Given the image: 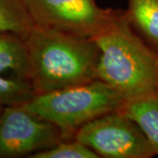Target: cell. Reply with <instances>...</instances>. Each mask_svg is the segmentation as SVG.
<instances>
[{
  "label": "cell",
  "instance_id": "277c9868",
  "mask_svg": "<svg viewBox=\"0 0 158 158\" xmlns=\"http://www.w3.org/2000/svg\"><path fill=\"white\" fill-rule=\"evenodd\" d=\"M74 139L106 158H150L158 155L141 127L120 110L84 125Z\"/></svg>",
  "mask_w": 158,
  "mask_h": 158
},
{
  "label": "cell",
  "instance_id": "8fae6325",
  "mask_svg": "<svg viewBox=\"0 0 158 158\" xmlns=\"http://www.w3.org/2000/svg\"><path fill=\"white\" fill-rule=\"evenodd\" d=\"M36 94L28 80L6 78L0 75V104L3 106H20L30 101Z\"/></svg>",
  "mask_w": 158,
  "mask_h": 158
},
{
  "label": "cell",
  "instance_id": "6da1fadb",
  "mask_svg": "<svg viewBox=\"0 0 158 158\" xmlns=\"http://www.w3.org/2000/svg\"><path fill=\"white\" fill-rule=\"evenodd\" d=\"M24 40L30 62L28 81L36 95L97 79L100 50L93 39L34 24Z\"/></svg>",
  "mask_w": 158,
  "mask_h": 158
},
{
  "label": "cell",
  "instance_id": "8992f818",
  "mask_svg": "<svg viewBox=\"0 0 158 158\" xmlns=\"http://www.w3.org/2000/svg\"><path fill=\"white\" fill-rule=\"evenodd\" d=\"M61 131L20 106H7L0 115V158L45 150L63 141Z\"/></svg>",
  "mask_w": 158,
  "mask_h": 158
},
{
  "label": "cell",
  "instance_id": "7c38bea8",
  "mask_svg": "<svg viewBox=\"0 0 158 158\" xmlns=\"http://www.w3.org/2000/svg\"><path fill=\"white\" fill-rule=\"evenodd\" d=\"M30 158H98L95 151L77 140H63L54 147L34 153Z\"/></svg>",
  "mask_w": 158,
  "mask_h": 158
},
{
  "label": "cell",
  "instance_id": "9c48e42d",
  "mask_svg": "<svg viewBox=\"0 0 158 158\" xmlns=\"http://www.w3.org/2000/svg\"><path fill=\"white\" fill-rule=\"evenodd\" d=\"M11 70L28 80L30 62L25 40L16 34L0 32V74Z\"/></svg>",
  "mask_w": 158,
  "mask_h": 158
},
{
  "label": "cell",
  "instance_id": "7a4b0ae2",
  "mask_svg": "<svg viewBox=\"0 0 158 158\" xmlns=\"http://www.w3.org/2000/svg\"><path fill=\"white\" fill-rule=\"evenodd\" d=\"M93 40L100 50L97 79L126 102L158 92V53L132 27L126 11H114L107 27Z\"/></svg>",
  "mask_w": 158,
  "mask_h": 158
},
{
  "label": "cell",
  "instance_id": "30bf717a",
  "mask_svg": "<svg viewBox=\"0 0 158 158\" xmlns=\"http://www.w3.org/2000/svg\"><path fill=\"white\" fill-rule=\"evenodd\" d=\"M34 22L23 0H0V32L27 38Z\"/></svg>",
  "mask_w": 158,
  "mask_h": 158
},
{
  "label": "cell",
  "instance_id": "4fadbf2b",
  "mask_svg": "<svg viewBox=\"0 0 158 158\" xmlns=\"http://www.w3.org/2000/svg\"><path fill=\"white\" fill-rule=\"evenodd\" d=\"M3 110H4V106H3V105L0 104V115H1V113L3 112Z\"/></svg>",
  "mask_w": 158,
  "mask_h": 158
},
{
  "label": "cell",
  "instance_id": "3957f363",
  "mask_svg": "<svg viewBox=\"0 0 158 158\" xmlns=\"http://www.w3.org/2000/svg\"><path fill=\"white\" fill-rule=\"evenodd\" d=\"M125 99L99 79L84 85L35 95L22 105L61 131L64 140L74 138L84 125L102 115L121 110Z\"/></svg>",
  "mask_w": 158,
  "mask_h": 158
},
{
  "label": "cell",
  "instance_id": "52a82bcc",
  "mask_svg": "<svg viewBox=\"0 0 158 158\" xmlns=\"http://www.w3.org/2000/svg\"><path fill=\"white\" fill-rule=\"evenodd\" d=\"M126 15L141 38L158 53V0H128Z\"/></svg>",
  "mask_w": 158,
  "mask_h": 158
},
{
  "label": "cell",
  "instance_id": "5b68a950",
  "mask_svg": "<svg viewBox=\"0 0 158 158\" xmlns=\"http://www.w3.org/2000/svg\"><path fill=\"white\" fill-rule=\"evenodd\" d=\"M34 24L93 39L107 27L114 10L95 0H23Z\"/></svg>",
  "mask_w": 158,
  "mask_h": 158
},
{
  "label": "cell",
  "instance_id": "ba28073f",
  "mask_svg": "<svg viewBox=\"0 0 158 158\" xmlns=\"http://www.w3.org/2000/svg\"><path fill=\"white\" fill-rule=\"evenodd\" d=\"M120 111L141 127L158 152V92L126 102Z\"/></svg>",
  "mask_w": 158,
  "mask_h": 158
}]
</instances>
